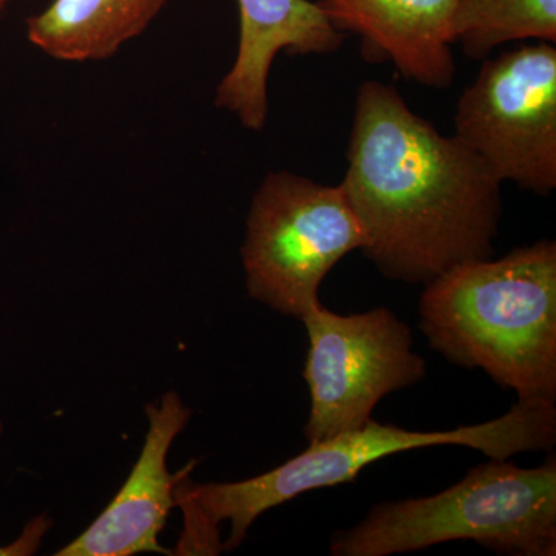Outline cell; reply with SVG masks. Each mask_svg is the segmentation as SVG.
<instances>
[{
  "label": "cell",
  "mask_w": 556,
  "mask_h": 556,
  "mask_svg": "<svg viewBox=\"0 0 556 556\" xmlns=\"http://www.w3.org/2000/svg\"><path fill=\"white\" fill-rule=\"evenodd\" d=\"M453 40L471 60L518 40L556 42V0H457Z\"/></svg>",
  "instance_id": "7c38bea8"
},
{
  "label": "cell",
  "mask_w": 556,
  "mask_h": 556,
  "mask_svg": "<svg viewBox=\"0 0 556 556\" xmlns=\"http://www.w3.org/2000/svg\"><path fill=\"white\" fill-rule=\"evenodd\" d=\"M448 541L500 555H556V459L522 468L490 459L444 492L376 504L364 521L331 538L332 556H390Z\"/></svg>",
  "instance_id": "277c9868"
},
{
  "label": "cell",
  "mask_w": 556,
  "mask_h": 556,
  "mask_svg": "<svg viewBox=\"0 0 556 556\" xmlns=\"http://www.w3.org/2000/svg\"><path fill=\"white\" fill-rule=\"evenodd\" d=\"M240 13L239 50L219 80L215 105L248 130L265 129L269 113L268 83L274 60L332 54L342 49L339 31L311 0H237Z\"/></svg>",
  "instance_id": "ba28073f"
},
{
  "label": "cell",
  "mask_w": 556,
  "mask_h": 556,
  "mask_svg": "<svg viewBox=\"0 0 556 556\" xmlns=\"http://www.w3.org/2000/svg\"><path fill=\"white\" fill-rule=\"evenodd\" d=\"M10 0H0V17L5 13L7 5H9Z\"/></svg>",
  "instance_id": "4fadbf2b"
},
{
  "label": "cell",
  "mask_w": 556,
  "mask_h": 556,
  "mask_svg": "<svg viewBox=\"0 0 556 556\" xmlns=\"http://www.w3.org/2000/svg\"><path fill=\"white\" fill-rule=\"evenodd\" d=\"M340 182L365 230V255L388 280L426 285L492 258L503 218L500 181L484 161L408 108L396 87L357 91Z\"/></svg>",
  "instance_id": "6da1fadb"
},
{
  "label": "cell",
  "mask_w": 556,
  "mask_h": 556,
  "mask_svg": "<svg viewBox=\"0 0 556 556\" xmlns=\"http://www.w3.org/2000/svg\"><path fill=\"white\" fill-rule=\"evenodd\" d=\"M556 442V404L518 401L506 415L447 431H409L369 419L365 426L313 442L288 463L239 482L193 484L186 475L174 490L185 511L178 555H218L243 543L249 527L270 508L303 493L356 481L383 457L408 450L459 445L490 459L521 453L552 452Z\"/></svg>",
  "instance_id": "7a4b0ae2"
},
{
  "label": "cell",
  "mask_w": 556,
  "mask_h": 556,
  "mask_svg": "<svg viewBox=\"0 0 556 556\" xmlns=\"http://www.w3.org/2000/svg\"><path fill=\"white\" fill-rule=\"evenodd\" d=\"M457 0H317L342 33L361 36L362 56L390 64L428 89L455 83L452 21Z\"/></svg>",
  "instance_id": "30bf717a"
},
{
  "label": "cell",
  "mask_w": 556,
  "mask_h": 556,
  "mask_svg": "<svg viewBox=\"0 0 556 556\" xmlns=\"http://www.w3.org/2000/svg\"><path fill=\"white\" fill-rule=\"evenodd\" d=\"M167 0H53L27 20L36 49L62 62L109 60L148 30Z\"/></svg>",
  "instance_id": "8fae6325"
},
{
  "label": "cell",
  "mask_w": 556,
  "mask_h": 556,
  "mask_svg": "<svg viewBox=\"0 0 556 556\" xmlns=\"http://www.w3.org/2000/svg\"><path fill=\"white\" fill-rule=\"evenodd\" d=\"M419 327L452 364L485 371L518 401L556 404V243L463 263L426 283Z\"/></svg>",
  "instance_id": "3957f363"
},
{
  "label": "cell",
  "mask_w": 556,
  "mask_h": 556,
  "mask_svg": "<svg viewBox=\"0 0 556 556\" xmlns=\"http://www.w3.org/2000/svg\"><path fill=\"white\" fill-rule=\"evenodd\" d=\"M455 137L500 181L551 195L556 189L554 43H522L485 58L457 101Z\"/></svg>",
  "instance_id": "8992f818"
},
{
  "label": "cell",
  "mask_w": 556,
  "mask_h": 556,
  "mask_svg": "<svg viewBox=\"0 0 556 556\" xmlns=\"http://www.w3.org/2000/svg\"><path fill=\"white\" fill-rule=\"evenodd\" d=\"M302 321L309 339L303 369L309 444L365 426L383 397L426 379L427 362L413 348L412 329L386 306L338 314L320 302Z\"/></svg>",
  "instance_id": "52a82bcc"
},
{
  "label": "cell",
  "mask_w": 556,
  "mask_h": 556,
  "mask_svg": "<svg viewBox=\"0 0 556 556\" xmlns=\"http://www.w3.org/2000/svg\"><path fill=\"white\" fill-rule=\"evenodd\" d=\"M365 241L342 186L270 172L252 197L241 247L249 295L302 320L320 303L325 277Z\"/></svg>",
  "instance_id": "5b68a950"
},
{
  "label": "cell",
  "mask_w": 556,
  "mask_h": 556,
  "mask_svg": "<svg viewBox=\"0 0 556 556\" xmlns=\"http://www.w3.org/2000/svg\"><path fill=\"white\" fill-rule=\"evenodd\" d=\"M150 428L141 456L126 484L79 538L58 556H130L141 552H170L160 546L159 536L175 506L174 490L195 463L177 475L167 471L166 457L174 439L190 419V409L177 393H167L160 407L148 405Z\"/></svg>",
  "instance_id": "9c48e42d"
}]
</instances>
